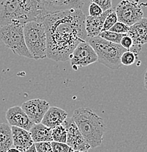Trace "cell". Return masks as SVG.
<instances>
[{"instance_id":"44dd1931","label":"cell","mask_w":147,"mask_h":152,"mask_svg":"<svg viewBox=\"0 0 147 152\" xmlns=\"http://www.w3.org/2000/svg\"><path fill=\"white\" fill-rule=\"evenodd\" d=\"M138 54L131 50H127L122 53L121 56V63L122 65L129 66L135 63Z\"/></svg>"},{"instance_id":"7c38bea8","label":"cell","mask_w":147,"mask_h":152,"mask_svg":"<svg viewBox=\"0 0 147 152\" xmlns=\"http://www.w3.org/2000/svg\"><path fill=\"white\" fill-rule=\"evenodd\" d=\"M6 119L11 126H18L29 131L34 124L20 106L10 107L6 112Z\"/></svg>"},{"instance_id":"d6986e66","label":"cell","mask_w":147,"mask_h":152,"mask_svg":"<svg viewBox=\"0 0 147 152\" xmlns=\"http://www.w3.org/2000/svg\"><path fill=\"white\" fill-rule=\"evenodd\" d=\"M52 139L56 142H66L67 141V132L62 124L52 129Z\"/></svg>"},{"instance_id":"ac0fdd59","label":"cell","mask_w":147,"mask_h":152,"mask_svg":"<svg viewBox=\"0 0 147 152\" xmlns=\"http://www.w3.org/2000/svg\"><path fill=\"white\" fill-rule=\"evenodd\" d=\"M13 146L12 129L8 124H0V152L7 151Z\"/></svg>"},{"instance_id":"7402d4cb","label":"cell","mask_w":147,"mask_h":152,"mask_svg":"<svg viewBox=\"0 0 147 152\" xmlns=\"http://www.w3.org/2000/svg\"><path fill=\"white\" fill-rule=\"evenodd\" d=\"M117 21H118L117 15H116L115 10L113 9L111 12L107 15V17L105 19L102 31L109 30Z\"/></svg>"},{"instance_id":"83f0119b","label":"cell","mask_w":147,"mask_h":152,"mask_svg":"<svg viewBox=\"0 0 147 152\" xmlns=\"http://www.w3.org/2000/svg\"><path fill=\"white\" fill-rule=\"evenodd\" d=\"M120 44H121V46L124 47V48L129 50V49L131 48V47L133 45V41H132V39L131 38L130 36L128 35L127 34H125L123 36V37L121 38Z\"/></svg>"},{"instance_id":"6da1fadb","label":"cell","mask_w":147,"mask_h":152,"mask_svg":"<svg viewBox=\"0 0 147 152\" xmlns=\"http://www.w3.org/2000/svg\"><path fill=\"white\" fill-rule=\"evenodd\" d=\"M86 15L82 9H71L47 14L42 19L47 39V57L66 61L75 47L87 37Z\"/></svg>"},{"instance_id":"e0dca14e","label":"cell","mask_w":147,"mask_h":152,"mask_svg":"<svg viewBox=\"0 0 147 152\" xmlns=\"http://www.w3.org/2000/svg\"><path fill=\"white\" fill-rule=\"evenodd\" d=\"M31 138L34 142L42 141H50L52 139V129L45 126L43 124H34L29 129Z\"/></svg>"},{"instance_id":"4316f807","label":"cell","mask_w":147,"mask_h":152,"mask_svg":"<svg viewBox=\"0 0 147 152\" xmlns=\"http://www.w3.org/2000/svg\"><path fill=\"white\" fill-rule=\"evenodd\" d=\"M90 1L91 2H94L99 5L103 11L112 8L111 0H90Z\"/></svg>"},{"instance_id":"8fae6325","label":"cell","mask_w":147,"mask_h":152,"mask_svg":"<svg viewBox=\"0 0 147 152\" xmlns=\"http://www.w3.org/2000/svg\"><path fill=\"white\" fill-rule=\"evenodd\" d=\"M50 106L46 100L41 99H29L21 104L22 109L34 124L41 122Z\"/></svg>"},{"instance_id":"ba28073f","label":"cell","mask_w":147,"mask_h":152,"mask_svg":"<svg viewBox=\"0 0 147 152\" xmlns=\"http://www.w3.org/2000/svg\"><path fill=\"white\" fill-rule=\"evenodd\" d=\"M70 64L75 70L80 67H84L97 61V56L95 50L86 41L78 44L69 56Z\"/></svg>"},{"instance_id":"484cf974","label":"cell","mask_w":147,"mask_h":152,"mask_svg":"<svg viewBox=\"0 0 147 152\" xmlns=\"http://www.w3.org/2000/svg\"><path fill=\"white\" fill-rule=\"evenodd\" d=\"M88 12H89V15H91V16H98L103 12V10L97 4L91 2L88 7Z\"/></svg>"},{"instance_id":"603a6c76","label":"cell","mask_w":147,"mask_h":152,"mask_svg":"<svg viewBox=\"0 0 147 152\" xmlns=\"http://www.w3.org/2000/svg\"><path fill=\"white\" fill-rule=\"evenodd\" d=\"M51 143L52 151L53 152H70L74 151V150L67 145L66 142H56L52 140L50 142Z\"/></svg>"},{"instance_id":"4fadbf2b","label":"cell","mask_w":147,"mask_h":152,"mask_svg":"<svg viewBox=\"0 0 147 152\" xmlns=\"http://www.w3.org/2000/svg\"><path fill=\"white\" fill-rule=\"evenodd\" d=\"M13 146L19 152H26L34 141L29 130L15 126H11Z\"/></svg>"},{"instance_id":"f1b7e54d","label":"cell","mask_w":147,"mask_h":152,"mask_svg":"<svg viewBox=\"0 0 147 152\" xmlns=\"http://www.w3.org/2000/svg\"><path fill=\"white\" fill-rule=\"evenodd\" d=\"M37 151V149H36L35 145H34V142L31 145V146L29 147L26 150V152H36Z\"/></svg>"},{"instance_id":"2e32d148","label":"cell","mask_w":147,"mask_h":152,"mask_svg":"<svg viewBox=\"0 0 147 152\" xmlns=\"http://www.w3.org/2000/svg\"><path fill=\"white\" fill-rule=\"evenodd\" d=\"M67 118V113L65 110L55 106H50L44 115L41 123L50 129H53L55 126L62 124Z\"/></svg>"},{"instance_id":"277c9868","label":"cell","mask_w":147,"mask_h":152,"mask_svg":"<svg viewBox=\"0 0 147 152\" xmlns=\"http://www.w3.org/2000/svg\"><path fill=\"white\" fill-rule=\"evenodd\" d=\"M88 43L95 50L98 62L111 69H119L122 66L121 56L127 49L121 44L110 42L99 35L89 38Z\"/></svg>"},{"instance_id":"30bf717a","label":"cell","mask_w":147,"mask_h":152,"mask_svg":"<svg viewBox=\"0 0 147 152\" xmlns=\"http://www.w3.org/2000/svg\"><path fill=\"white\" fill-rule=\"evenodd\" d=\"M45 14L54 13L71 9H82L84 0H38Z\"/></svg>"},{"instance_id":"7a4b0ae2","label":"cell","mask_w":147,"mask_h":152,"mask_svg":"<svg viewBox=\"0 0 147 152\" xmlns=\"http://www.w3.org/2000/svg\"><path fill=\"white\" fill-rule=\"evenodd\" d=\"M45 15L38 0H0V26L42 20Z\"/></svg>"},{"instance_id":"8992f818","label":"cell","mask_w":147,"mask_h":152,"mask_svg":"<svg viewBox=\"0 0 147 152\" xmlns=\"http://www.w3.org/2000/svg\"><path fill=\"white\" fill-rule=\"evenodd\" d=\"M0 41L15 54L33 58L25 42L23 24L9 23L0 26Z\"/></svg>"},{"instance_id":"f546056e","label":"cell","mask_w":147,"mask_h":152,"mask_svg":"<svg viewBox=\"0 0 147 152\" xmlns=\"http://www.w3.org/2000/svg\"><path fill=\"white\" fill-rule=\"evenodd\" d=\"M144 87L147 90V69L146 70V72H145V76H144Z\"/></svg>"},{"instance_id":"9c48e42d","label":"cell","mask_w":147,"mask_h":152,"mask_svg":"<svg viewBox=\"0 0 147 152\" xmlns=\"http://www.w3.org/2000/svg\"><path fill=\"white\" fill-rule=\"evenodd\" d=\"M62 125L67 132L66 143L69 145L74 151H88L91 148L72 118L67 117L62 123Z\"/></svg>"},{"instance_id":"9a60e30c","label":"cell","mask_w":147,"mask_h":152,"mask_svg":"<svg viewBox=\"0 0 147 152\" xmlns=\"http://www.w3.org/2000/svg\"><path fill=\"white\" fill-rule=\"evenodd\" d=\"M133 41V45L142 46L147 43V18L141 19L129 26L127 33Z\"/></svg>"},{"instance_id":"52a82bcc","label":"cell","mask_w":147,"mask_h":152,"mask_svg":"<svg viewBox=\"0 0 147 152\" xmlns=\"http://www.w3.org/2000/svg\"><path fill=\"white\" fill-rule=\"evenodd\" d=\"M138 0H121L115 8L118 21L132 26L143 17L141 5Z\"/></svg>"},{"instance_id":"cb8c5ba5","label":"cell","mask_w":147,"mask_h":152,"mask_svg":"<svg viewBox=\"0 0 147 152\" xmlns=\"http://www.w3.org/2000/svg\"><path fill=\"white\" fill-rule=\"evenodd\" d=\"M129 26L125 23L121 21H118L112 26L109 30L112 31H115L116 33H121V34H127L129 31Z\"/></svg>"},{"instance_id":"d4e9b609","label":"cell","mask_w":147,"mask_h":152,"mask_svg":"<svg viewBox=\"0 0 147 152\" xmlns=\"http://www.w3.org/2000/svg\"><path fill=\"white\" fill-rule=\"evenodd\" d=\"M37 152H50L52 151L51 143L50 141H42L34 142Z\"/></svg>"},{"instance_id":"5bb4252c","label":"cell","mask_w":147,"mask_h":152,"mask_svg":"<svg viewBox=\"0 0 147 152\" xmlns=\"http://www.w3.org/2000/svg\"><path fill=\"white\" fill-rule=\"evenodd\" d=\"M112 8L103 11L101 15L98 16L88 15L85 19V27H86L87 37L91 38L98 36L102 31L103 23L107 15L112 11Z\"/></svg>"},{"instance_id":"3957f363","label":"cell","mask_w":147,"mask_h":152,"mask_svg":"<svg viewBox=\"0 0 147 152\" xmlns=\"http://www.w3.org/2000/svg\"><path fill=\"white\" fill-rule=\"evenodd\" d=\"M72 118L91 148L101 145L105 132V124L100 116L91 109L80 107L74 110Z\"/></svg>"},{"instance_id":"ffe728a7","label":"cell","mask_w":147,"mask_h":152,"mask_svg":"<svg viewBox=\"0 0 147 152\" xmlns=\"http://www.w3.org/2000/svg\"><path fill=\"white\" fill-rule=\"evenodd\" d=\"M125 34H121V33H116L115 31H112L110 30H107V31H102L99 33V36L102 37L106 40L110 41V42H114V43L120 44L121 38Z\"/></svg>"},{"instance_id":"5b68a950","label":"cell","mask_w":147,"mask_h":152,"mask_svg":"<svg viewBox=\"0 0 147 152\" xmlns=\"http://www.w3.org/2000/svg\"><path fill=\"white\" fill-rule=\"evenodd\" d=\"M25 42L33 58L42 59L47 57V39L42 20H31L23 24Z\"/></svg>"}]
</instances>
